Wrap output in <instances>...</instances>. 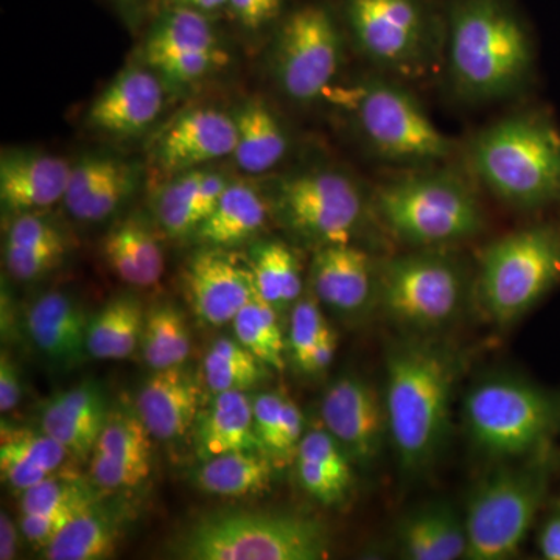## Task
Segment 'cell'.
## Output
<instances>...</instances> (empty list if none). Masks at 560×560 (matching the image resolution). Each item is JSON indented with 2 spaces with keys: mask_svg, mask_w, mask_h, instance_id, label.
Wrapping results in <instances>:
<instances>
[{
  "mask_svg": "<svg viewBox=\"0 0 560 560\" xmlns=\"http://www.w3.org/2000/svg\"><path fill=\"white\" fill-rule=\"evenodd\" d=\"M372 210L401 242L438 248L475 237L485 215L477 195L460 176L441 168H416L383 184Z\"/></svg>",
  "mask_w": 560,
  "mask_h": 560,
  "instance_id": "8992f818",
  "label": "cell"
},
{
  "mask_svg": "<svg viewBox=\"0 0 560 560\" xmlns=\"http://www.w3.org/2000/svg\"><path fill=\"white\" fill-rule=\"evenodd\" d=\"M469 160L486 189L512 208H544L560 198V132L540 114H512L478 132Z\"/></svg>",
  "mask_w": 560,
  "mask_h": 560,
  "instance_id": "277c9868",
  "label": "cell"
},
{
  "mask_svg": "<svg viewBox=\"0 0 560 560\" xmlns=\"http://www.w3.org/2000/svg\"><path fill=\"white\" fill-rule=\"evenodd\" d=\"M385 408L400 467L425 469L448 433L456 364L444 350L405 345L389 353Z\"/></svg>",
  "mask_w": 560,
  "mask_h": 560,
  "instance_id": "7a4b0ae2",
  "label": "cell"
},
{
  "mask_svg": "<svg viewBox=\"0 0 560 560\" xmlns=\"http://www.w3.org/2000/svg\"><path fill=\"white\" fill-rule=\"evenodd\" d=\"M205 381L213 394L226 390H248L264 382L268 366L232 338L213 342L202 363Z\"/></svg>",
  "mask_w": 560,
  "mask_h": 560,
  "instance_id": "ab89813d",
  "label": "cell"
},
{
  "mask_svg": "<svg viewBox=\"0 0 560 560\" xmlns=\"http://www.w3.org/2000/svg\"><path fill=\"white\" fill-rule=\"evenodd\" d=\"M237 124L235 167L248 176L275 171L290 151V132L285 124L264 98L250 97L234 113Z\"/></svg>",
  "mask_w": 560,
  "mask_h": 560,
  "instance_id": "83f0119b",
  "label": "cell"
},
{
  "mask_svg": "<svg viewBox=\"0 0 560 560\" xmlns=\"http://www.w3.org/2000/svg\"><path fill=\"white\" fill-rule=\"evenodd\" d=\"M102 253L114 275L128 285L147 289L164 275V250L142 213L119 221L103 241Z\"/></svg>",
  "mask_w": 560,
  "mask_h": 560,
  "instance_id": "f1b7e54d",
  "label": "cell"
},
{
  "mask_svg": "<svg viewBox=\"0 0 560 560\" xmlns=\"http://www.w3.org/2000/svg\"><path fill=\"white\" fill-rule=\"evenodd\" d=\"M200 385L184 364L154 371L136 399V412L154 440L184 436L200 415Z\"/></svg>",
  "mask_w": 560,
  "mask_h": 560,
  "instance_id": "603a6c76",
  "label": "cell"
},
{
  "mask_svg": "<svg viewBox=\"0 0 560 560\" xmlns=\"http://www.w3.org/2000/svg\"><path fill=\"white\" fill-rule=\"evenodd\" d=\"M145 315L136 298L120 296L109 301L90 320V355L97 360L128 359L140 346Z\"/></svg>",
  "mask_w": 560,
  "mask_h": 560,
  "instance_id": "e575fe53",
  "label": "cell"
},
{
  "mask_svg": "<svg viewBox=\"0 0 560 560\" xmlns=\"http://www.w3.org/2000/svg\"><path fill=\"white\" fill-rule=\"evenodd\" d=\"M278 315L279 312L256 291L248 304L232 320V327L235 340L271 370L282 371L285 368V341L280 330Z\"/></svg>",
  "mask_w": 560,
  "mask_h": 560,
  "instance_id": "60d3db41",
  "label": "cell"
},
{
  "mask_svg": "<svg viewBox=\"0 0 560 560\" xmlns=\"http://www.w3.org/2000/svg\"><path fill=\"white\" fill-rule=\"evenodd\" d=\"M183 560H323L330 537L323 523L275 512H219L194 523L173 547Z\"/></svg>",
  "mask_w": 560,
  "mask_h": 560,
  "instance_id": "52a82bcc",
  "label": "cell"
},
{
  "mask_svg": "<svg viewBox=\"0 0 560 560\" xmlns=\"http://www.w3.org/2000/svg\"><path fill=\"white\" fill-rule=\"evenodd\" d=\"M167 94V88L149 66L131 62L91 103L88 127L106 138H140L160 119Z\"/></svg>",
  "mask_w": 560,
  "mask_h": 560,
  "instance_id": "e0dca14e",
  "label": "cell"
},
{
  "mask_svg": "<svg viewBox=\"0 0 560 560\" xmlns=\"http://www.w3.org/2000/svg\"><path fill=\"white\" fill-rule=\"evenodd\" d=\"M313 296L340 315H359L378 294V265L352 243L323 246L311 265Z\"/></svg>",
  "mask_w": 560,
  "mask_h": 560,
  "instance_id": "ffe728a7",
  "label": "cell"
},
{
  "mask_svg": "<svg viewBox=\"0 0 560 560\" xmlns=\"http://www.w3.org/2000/svg\"><path fill=\"white\" fill-rule=\"evenodd\" d=\"M183 280L191 311L209 326L232 323L257 291L248 259L230 249L198 250L187 261Z\"/></svg>",
  "mask_w": 560,
  "mask_h": 560,
  "instance_id": "ac0fdd59",
  "label": "cell"
},
{
  "mask_svg": "<svg viewBox=\"0 0 560 560\" xmlns=\"http://www.w3.org/2000/svg\"><path fill=\"white\" fill-rule=\"evenodd\" d=\"M90 320L72 296L62 291H50L33 302L27 313V330L43 355L70 370L90 355Z\"/></svg>",
  "mask_w": 560,
  "mask_h": 560,
  "instance_id": "cb8c5ba5",
  "label": "cell"
},
{
  "mask_svg": "<svg viewBox=\"0 0 560 560\" xmlns=\"http://www.w3.org/2000/svg\"><path fill=\"white\" fill-rule=\"evenodd\" d=\"M533 60L529 28L514 0H445L442 61L460 102L485 105L518 94Z\"/></svg>",
  "mask_w": 560,
  "mask_h": 560,
  "instance_id": "6da1fadb",
  "label": "cell"
},
{
  "mask_svg": "<svg viewBox=\"0 0 560 560\" xmlns=\"http://www.w3.org/2000/svg\"><path fill=\"white\" fill-rule=\"evenodd\" d=\"M320 416L353 464L370 467L378 459L389 436L388 416L370 383L355 375L338 378L324 394Z\"/></svg>",
  "mask_w": 560,
  "mask_h": 560,
  "instance_id": "9a60e30c",
  "label": "cell"
},
{
  "mask_svg": "<svg viewBox=\"0 0 560 560\" xmlns=\"http://www.w3.org/2000/svg\"><path fill=\"white\" fill-rule=\"evenodd\" d=\"M399 541L401 555L411 560L466 558V526L444 504L408 515L399 526Z\"/></svg>",
  "mask_w": 560,
  "mask_h": 560,
  "instance_id": "d6a6232c",
  "label": "cell"
},
{
  "mask_svg": "<svg viewBox=\"0 0 560 560\" xmlns=\"http://www.w3.org/2000/svg\"><path fill=\"white\" fill-rule=\"evenodd\" d=\"M70 456L60 442L43 430L7 422L0 425V474L3 482L18 492L58 474Z\"/></svg>",
  "mask_w": 560,
  "mask_h": 560,
  "instance_id": "f546056e",
  "label": "cell"
},
{
  "mask_svg": "<svg viewBox=\"0 0 560 560\" xmlns=\"http://www.w3.org/2000/svg\"><path fill=\"white\" fill-rule=\"evenodd\" d=\"M271 459L259 451L223 453L202 460L197 485L209 495L242 499L256 495L270 488Z\"/></svg>",
  "mask_w": 560,
  "mask_h": 560,
  "instance_id": "836d02e7",
  "label": "cell"
},
{
  "mask_svg": "<svg viewBox=\"0 0 560 560\" xmlns=\"http://www.w3.org/2000/svg\"><path fill=\"white\" fill-rule=\"evenodd\" d=\"M68 249L44 248L31 249L20 246H7L3 248L7 270L16 280H35L54 270L66 256Z\"/></svg>",
  "mask_w": 560,
  "mask_h": 560,
  "instance_id": "bcb514c9",
  "label": "cell"
},
{
  "mask_svg": "<svg viewBox=\"0 0 560 560\" xmlns=\"http://www.w3.org/2000/svg\"><path fill=\"white\" fill-rule=\"evenodd\" d=\"M195 442L201 460L223 453L259 451L254 429L253 400L243 390L215 394L195 422Z\"/></svg>",
  "mask_w": 560,
  "mask_h": 560,
  "instance_id": "4dcf8cb0",
  "label": "cell"
},
{
  "mask_svg": "<svg viewBox=\"0 0 560 560\" xmlns=\"http://www.w3.org/2000/svg\"><path fill=\"white\" fill-rule=\"evenodd\" d=\"M140 349L143 360L154 371L186 363L191 338L184 313L171 302L151 307L145 315Z\"/></svg>",
  "mask_w": 560,
  "mask_h": 560,
  "instance_id": "74e56055",
  "label": "cell"
},
{
  "mask_svg": "<svg viewBox=\"0 0 560 560\" xmlns=\"http://www.w3.org/2000/svg\"><path fill=\"white\" fill-rule=\"evenodd\" d=\"M348 46L330 0H302L271 33V79L290 102L312 105L329 92Z\"/></svg>",
  "mask_w": 560,
  "mask_h": 560,
  "instance_id": "9c48e42d",
  "label": "cell"
},
{
  "mask_svg": "<svg viewBox=\"0 0 560 560\" xmlns=\"http://www.w3.org/2000/svg\"><path fill=\"white\" fill-rule=\"evenodd\" d=\"M296 470L302 489L313 499L323 503L324 506H335V504L342 503L349 493V486L331 477L330 474L320 469L312 460L296 458Z\"/></svg>",
  "mask_w": 560,
  "mask_h": 560,
  "instance_id": "7dc6e473",
  "label": "cell"
},
{
  "mask_svg": "<svg viewBox=\"0 0 560 560\" xmlns=\"http://www.w3.org/2000/svg\"><path fill=\"white\" fill-rule=\"evenodd\" d=\"M108 2L131 31H138L143 22L150 20L156 5V0H108Z\"/></svg>",
  "mask_w": 560,
  "mask_h": 560,
  "instance_id": "681fc988",
  "label": "cell"
},
{
  "mask_svg": "<svg viewBox=\"0 0 560 560\" xmlns=\"http://www.w3.org/2000/svg\"><path fill=\"white\" fill-rule=\"evenodd\" d=\"M464 290L459 265L433 250L378 265L377 300L390 318L416 329L448 323L463 304Z\"/></svg>",
  "mask_w": 560,
  "mask_h": 560,
  "instance_id": "5bb4252c",
  "label": "cell"
},
{
  "mask_svg": "<svg viewBox=\"0 0 560 560\" xmlns=\"http://www.w3.org/2000/svg\"><path fill=\"white\" fill-rule=\"evenodd\" d=\"M289 0H228V20L241 31L257 36L272 33L291 9Z\"/></svg>",
  "mask_w": 560,
  "mask_h": 560,
  "instance_id": "ee69618b",
  "label": "cell"
},
{
  "mask_svg": "<svg viewBox=\"0 0 560 560\" xmlns=\"http://www.w3.org/2000/svg\"><path fill=\"white\" fill-rule=\"evenodd\" d=\"M248 264L257 293L278 312L287 311L302 296L300 259L287 243L259 241L249 248Z\"/></svg>",
  "mask_w": 560,
  "mask_h": 560,
  "instance_id": "d590c367",
  "label": "cell"
},
{
  "mask_svg": "<svg viewBox=\"0 0 560 560\" xmlns=\"http://www.w3.org/2000/svg\"><path fill=\"white\" fill-rule=\"evenodd\" d=\"M329 327L315 296H301L300 301L294 304L293 311H291L289 341L287 342H289L294 366L304 374H307L313 350Z\"/></svg>",
  "mask_w": 560,
  "mask_h": 560,
  "instance_id": "b9f144b4",
  "label": "cell"
},
{
  "mask_svg": "<svg viewBox=\"0 0 560 560\" xmlns=\"http://www.w3.org/2000/svg\"><path fill=\"white\" fill-rule=\"evenodd\" d=\"M151 440L136 410H110L90 458L95 488L130 489L145 481L151 470Z\"/></svg>",
  "mask_w": 560,
  "mask_h": 560,
  "instance_id": "44dd1931",
  "label": "cell"
},
{
  "mask_svg": "<svg viewBox=\"0 0 560 560\" xmlns=\"http://www.w3.org/2000/svg\"><path fill=\"white\" fill-rule=\"evenodd\" d=\"M254 429L261 452L276 466L296 458L304 436V418L293 400L278 393L260 394L253 400Z\"/></svg>",
  "mask_w": 560,
  "mask_h": 560,
  "instance_id": "8d00e7d4",
  "label": "cell"
},
{
  "mask_svg": "<svg viewBox=\"0 0 560 560\" xmlns=\"http://www.w3.org/2000/svg\"><path fill=\"white\" fill-rule=\"evenodd\" d=\"M205 168L167 176L156 190L153 200L158 226L168 237L183 238L194 235L202 223L201 180Z\"/></svg>",
  "mask_w": 560,
  "mask_h": 560,
  "instance_id": "f35d334b",
  "label": "cell"
},
{
  "mask_svg": "<svg viewBox=\"0 0 560 560\" xmlns=\"http://www.w3.org/2000/svg\"><path fill=\"white\" fill-rule=\"evenodd\" d=\"M271 215L316 249L352 242L372 197L360 179L335 165H313L271 179L265 190Z\"/></svg>",
  "mask_w": 560,
  "mask_h": 560,
  "instance_id": "ba28073f",
  "label": "cell"
},
{
  "mask_svg": "<svg viewBox=\"0 0 560 560\" xmlns=\"http://www.w3.org/2000/svg\"><path fill=\"white\" fill-rule=\"evenodd\" d=\"M5 245L31 249H68L61 231L36 212L13 215L7 230Z\"/></svg>",
  "mask_w": 560,
  "mask_h": 560,
  "instance_id": "f6af8a7d",
  "label": "cell"
},
{
  "mask_svg": "<svg viewBox=\"0 0 560 560\" xmlns=\"http://www.w3.org/2000/svg\"><path fill=\"white\" fill-rule=\"evenodd\" d=\"M270 215L265 190L253 180L234 178L194 235L205 248H237L256 241Z\"/></svg>",
  "mask_w": 560,
  "mask_h": 560,
  "instance_id": "4316f807",
  "label": "cell"
},
{
  "mask_svg": "<svg viewBox=\"0 0 560 560\" xmlns=\"http://www.w3.org/2000/svg\"><path fill=\"white\" fill-rule=\"evenodd\" d=\"M18 528L5 511L0 514V560L16 558Z\"/></svg>",
  "mask_w": 560,
  "mask_h": 560,
  "instance_id": "db71d44e",
  "label": "cell"
},
{
  "mask_svg": "<svg viewBox=\"0 0 560 560\" xmlns=\"http://www.w3.org/2000/svg\"><path fill=\"white\" fill-rule=\"evenodd\" d=\"M338 337L335 330L329 327L320 338L318 346L313 350L311 363H308V375L320 374L330 366L337 353Z\"/></svg>",
  "mask_w": 560,
  "mask_h": 560,
  "instance_id": "f907efd6",
  "label": "cell"
},
{
  "mask_svg": "<svg viewBox=\"0 0 560 560\" xmlns=\"http://www.w3.org/2000/svg\"><path fill=\"white\" fill-rule=\"evenodd\" d=\"M72 162L32 149L3 150L0 201L11 215L38 212L65 200Z\"/></svg>",
  "mask_w": 560,
  "mask_h": 560,
  "instance_id": "7402d4cb",
  "label": "cell"
},
{
  "mask_svg": "<svg viewBox=\"0 0 560 560\" xmlns=\"http://www.w3.org/2000/svg\"><path fill=\"white\" fill-rule=\"evenodd\" d=\"M346 105L361 145L385 164L429 168L455 151L404 81L378 72L364 77L346 92Z\"/></svg>",
  "mask_w": 560,
  "mask_h": 560,
  "instance_id": "5b68a950",
  "label": "cell"
},
{
  "mask_svg": "<svg viewBox=\"0 0 560 560\" xmlns=\"http://www.w3.org/2000/svg\"><path fill=\"white\" fill-rule=\"evenodd\" d=\"M160 7H183L220 20L226 14L228 0H156L154 10Z\"/></svg>",
  "mask_w": 560,
  "mask_h": 560,
  "instance_id": "f5cc1de1",
  "label": "cell"
},
{
  "mask_svg": "<svg viewBox=\"0 0 560 560\" xmlns=\"http://www.w3.org/2000/svg\"><path fill=\"white\" fill-rule=\"evenodd\" d=\"M296 458L312 460L349 488L352 486V460L326 429L305 433L298 447Z\"/></svg>",
  "mask_w": 560,
  "mask_h": 560,
  "instance_id": "7bdbcfd3",
  "label": "cell"
},
{
  "mask_svg": "<svg viewBox=\"0 0 560 560\" xmlns=\"http://www.w3.org/2000/svg\"><path fill=\"white\" fill-rule=\"evenodd\" d=\"M541 556L548 560H560V512L552 514L540 530Z\"/></svg>",
  "mask_w": 560,
  "mask_h": 560,
  "instance_id": "816d5d0a",
  "label": "cell"
},
{
  "mask_svg": "<svg viewBox=\"0 0 560 560\" xmlns=\"http://www.w3.org/2000/svg\"><path fill=\"white\" fill-rule=\"evenodd\" d=\"M330 2L349 46L382 75L420 80L444 58L445 0Z\"/></svg>",
  "mask_w": 560,
  "mask_h": 560,
  "instance_id": "3957f363",
  "label": "cell"
},
{
  "mask_svg": "<svg viewBox=\"0 0 560 560\" xmlns=\"http://www.w3.org/2000/svg\"><path fill=\"white\" fill-rule=\"evenodd\" d=\"M471 442L492 458H518L537 451L556 422L555 405L541 390L512 378L475 386L464 401Z\"/></svg>",
  "mask_w": 560,
  "mask_h": 560,
  "instance_id": "8fae6325",
  "label": "cell"
},
{
  "mask_svg": "<svg viewBox=\"0 0 560 560\" xmlns=\"http://www.w3.org/2000/svg\"><path fill=\"white\" fill-rule=\"evenodd\" d=\"M545 475L539 467L504 469L482 481L467 506V551L470 560H504L528 536L544 500Z\"/></svg>",
  "mask_w": 560,
  "mask_h": 560,
  "instance_id": "4fadbf2b",
  "label": "cell"
},
{
  "mask_svg": "<svg viewBox=\"0 0 560 560\" xmlns=\"http://www.w3.org/2000/svg\"><path fill=\"white\" fill-rule=\"evenodd\" d=\"M237 143L234 114L217 108H190L161 131L151 160L165 176L210 167L232 158Z\"/></svg>",
  "mask_w": 560,
  "mask_h": 560,
  "instance_id": "2e32d148",
  "label": "cell"
},
{
  "mask_svg": "<svg viewBox=\"0 0 560 560\" xmlns=\"http://www.w3.org/2000/svg\"><path fill=\"white\" fill-rule=\"evenodd\" d=\"M140 176L136 162L113 154H86L72 162L62 205L73 219L98 223L131 200L139 189Z\"/></svg>",
  "mask_w": 560,
  "mask_h": 560,
  "instance_id": "d6986e66",
  "label": "cell"
},
{
  "mask_svg": "<svg viewBox=\"0 0 560 560\" xmlns=\"http://www.w3.org/2000/svg\"><path fill=\"white\" fill-rule=\"evenodd\" d=\"M21 378L16 363L10 353L2 350L0 355V411L5 415L18 407L21 400Z\"/></svg>",
  "mask_w": 560,
  "mask_h": 560,
  "instance_id": "c3c4849f",
  "label": "cell"
},
{
  "mask_svg": "<svg viewBox=\"0 0 560 560\" xmlns=\"http://www.w3.org/2000/svg\"><path fill=\"white\" fill-rule=\"evenodd\" d=\"M125 512L117 504L94 501L79 512L44 548L49 560H102L116 551Z\"/></svg>",
  "mask_w": 560,
  "mask_h": 560,
  "instance_id": "1f68e13d",
  "label": "cell"
},
{
  "mask_svg": "<svg viewBox=\"0 0 560 560\" xmlns=\"http://www.w3.org/2000/svg\"><path fill=\"white\" fill-rule=\"evenodd\" d=\"M560 280V226L537 224L493 242L482 254L478 294L485 311L510 324Z\"/></svg>",
  "mask_w": 560,
  "mask_h": 560,
  "instance_id": "30bf717a",
  "label": "cell"
},
{
  "mask_svg": "<svg viewBox=\"0 0 560 560\" xmlns=\"http://www.w3.org/2000/svg\"><path fill=\"white\" fill-rule=\"evenodd\" d=\"M108 401L95 383L88 382L58 394L44 407L40 430L79 459H90L106 420Z\"/></svg>",
  "mask_w": 560,
  "mask_h": 560,
  "instance_id": "484cf974",
  "label": "cell"
},
{
  "mask_svg": "<svg viewBox=\"0 0 560 560\" xmlns=\"http://www.w3.org/2000/svg\"><path fill=\"white\" fill-rule=\"evenodd\" d=\"M140 50L168 94L194 90L230 65L219 20L183 7L153 11Z\"/></svg>",
  "mask_w": 560,
  "mask_h": 560,
  "instance_id": "7c38bea8",
  "label": "cell"
},
{
  "mask_svg": "<svg viewBox=\"0 0 560 560\" xmlns=\"http://www.w3.org/2000/svg\"><path fill=\"white\" fill-rule=\"evenodd\" d=\"M97 500V493L86 481L58 471L22 492V533L44 550L79 512Z\"/></svg>",
  "mask_w": 560,
  "mask_h": 560,
  "instance_id": "d4e9b609",
  "label": "cell"
}]
</instances>
